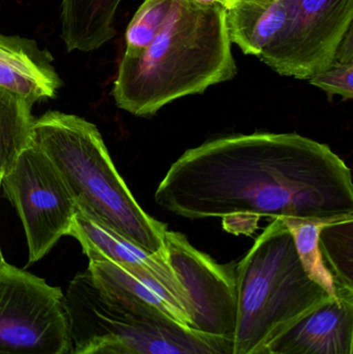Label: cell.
I'll return each instance as SVG.
<instances>
[{"label": "cell", "instance_id": "cb8c5ba5", "mask_svg": "<svg viewBox=\"0 0 353 354\" xmlns=\"http://www.w3.org/2000/svg\"><path fill=\"white\" fill-rule=\"evenodd\" d=\"M193 3L199 4L204 6H221V8L228 10L230 8L229 0H189Z\"/></svg>", "mask_w": 353, "mask_h": 354}, {"label": "cell", "instance_id": "30bf717a", "mask_svg": "<svg viewBox=\"0 0 353 354\" xmlns=\"http://www.w3.org/2000/svg\"><path fill=\"white\" fill-rule=\"evenodd\" d=\"M269 348L275 354H352L353 288L336 287V297L303 318Z\"/></svg>", "mask_w": 353, "mask_h": 354}, {"label": "cell", "instance_id": "8fae6325", "mask_svg": "<svg viewBox=\"0 0 353 354\" xmlns=\"http://www.w3.org/2000/svg\"><path fill=\"white\" fill-rule=\"evenodd\" d=\"M68 235L80 243L89 261H110L149 272L180 301L188 313L186 295L165 255L146 253L79 208Z\"/></svg>", "mask_w": 353, "mask_h": 354}, {"label": "cell", "instance_id": "ac0fdd59", "mask_svg": "<svg viewBox=\"0 0 353 354\" xmlns=\"http://www.w3.org/2000/svg\"><path fill=\"white\" fill-rule=\"evenodd\" d=\"M296 243L303 266L308 276L323 287L331 297H336V284L323 261L319 248V232L330 223L311 220H284Z\"/></svg>", "mask_w": 353, "mask_h": 354}, {"label": "cell", "instance_id": "277c9868", "mask_svg": "<svg viewBox=\"0 0 353 354\" xmlns=\"http://www.w3.org/2000/svg\"><path fill=\"white\" fill-rule=\"evenodd\" d=\"M232 354H257L331 295L307 274L292 231L276 218L236 270Z\"/></svg>", "mask_w": 353, "mask_h": 354}, {"label": "cell", "instance_id": "e0dca14e", "mask_svg": "<svg viewBox=\"0 0 353 354\" xmlns=\"http://www.w3.org/2000/svg\"><path fill=\"white\" fill-rule=\"evenodd\" d=\"M319 248L336 287L353 288V220L325 225L319 232Z\"/></svg>", "mask_w": 353, "mask_h": 354}, {"label": "cell", "instance_id": "2e32d148", "mask_svg": "<svg viewBox=\"0 0 353 354\" xmlns=\"http://www.w3.org/2000/svg\"><path fill=\"white\" fill-rule=\"evenodd\" d=\"M31 108L20 97L0 89V176L33 143L35 120Z\"/></svg>", "mask_w": 353, "mask_h": 354}, {"label": "cell", "instance_id": "d4e9b609", "mask_svg": "<svg viewBox=\"0 0 353 354\" xmlns=\"http://www.w3.org/2000/svg\"><path fill=\"white\" fill-rule=\"evenodd\" d=\"M1 179L2 177L0 176V189H1ZM6 263V260H4L3 255H2L1 248H0V268Z\"/></svg>", "mask_w": 353, "mask_h": 354}, {"label": "cell", "instance_id": "ba28073f", "mask_svg": "<svg viewBox=\"0 0 353 354\" xmlns=\"http://www.w3.org/2000/svg\"><path fill=\"white\" fill-rule=\"evenodd\" d=\"M352 22L353 0H296L285 28L258 58L281 76L310 80L333 64Z\"/></svg>", "mask_w": 353, "mask_h": 354}, {"label": "cell", "instance_id": "3957f363", "mask_svg": "<svg viewBox=\"0 0 353 354\" xmlns=\"http://www.w3.org/2000/svg\"><path fill=\"white\" fill-rule=\"evenodd\" d=\"M33 142L60 172L79 209L151 255H165L167 227L144 212L88 120L59 111L35 120Z\"/></svg>", "mask_w": 353, "mask_h": 354}, {"label": "cell", "instance_id": "484cf974", "mask_svg": "<svg viewBox=\"0 0 353 354\" xmlns=\"http://www.w3.org/2000/svg\"><path fill=\"white\" fill-rule=\"evenodd\" d=\"M257 354H275V353H274L273 351H271V349L265 348V349H263V351H261V353H259Z\"/></svg>", "mask_w": 353, "mask_h": 354}, {"label": "cell", "instance_id": "603a6c76", "mask_svg": "<svg viewBox=\"0 0 353 354\" xmlns=\"http://www.w3.org/2000/svg\"><path fill=\"white\" fill-rule=\"evenodd\" d=\"M340 64H352L353 62V26L346 33L344 39L340 43L336 53L334 62Z\"/></svg>", "mask_w": 353, "mask_h": 354}, {"label": "cell", "instance_id": "ffe728a7", "mask_svg": "<svg viewBox=\"0 0 353 354\" xmlns=\"http://www.w3.org/2000/svg\"><path fill=\"white\" fill-rule=\"evenodd\" d=\"M311 84L323 89L327 95H341L344 100L353 97V62L340 64L333 62L327 70L309 80Z\"/></svg>", "mask_w": 353, "mask_h": 354}, {"label": "cell", "instance_id": "44dd1931", "mask_svg": "<svg viewBox=\"0 0 353 354\" xmlns=\"http://www.w3.org/2000/svg\"><path fill=\"white\" fill-rule=\"evenodd\" d=\"M70 354H139L117 339L101 338L73 346Z\"/></svg>", "mask_w": 353, "mask_h": 354}, {"label": "cell", "instance_id": "5b68a950", "mask_svg": "<svg viewBox=\"0 0 353 354\" xmlns=\"http://www.w3.org/2000/svg\"><path fill=\"white\" fill-rule=\"evenodd\" d=\"M73 346L93 339L122 341L139 354H232V339L199 332L160 312L104 295L88 272L66 289Z\"/></svg>", "mask_w": 353, "mask_h": 354}, {"label": "cell", "instance_id": "8992f818", "mask_svg": "<svg viewBox=\"0 0 353 354\" xmlns=\"http://www.w3.org/2000/svg\"><path fill=\"white\" fill-rule=\"evenodd\" d=\"M66 297L59 287L6 263L0 268V354H70Z\"/></svg>", "mask_w": 353, "mask_h": 354}, {"label": "cell", "instance_id": "6da1fadb", "mask_svg": "<svg viewBox=\"0 0 353 354\" xmlns=\"http://www.w3.org/2000/svg\"><path fill=\"white\" fill-rule=\"evenodd\" d=\"M155 201L190 220L339 222L353 220L352 176L337 153L308 137L231 135L188 149L160 183Z\"/></svg>", "mask_w": 353, "mask_h": 354}, {"label": "cell", "instance_id": "4316f807", "mask_svg": "<svg viewBox=\"0 0 353 354\" xmlns=\"http://www.w3.org/2000/svg\"><path fill=\"white\" fill-rule=\"evenodd\" d=\"M236 1V0H229V2H230V6H232V4H233V2Z\"/></svg>", "mask_w": 353, "mask_h": 354}, {"label": "cell", "instance_id": "4fadbf2b", "mask_svg": "<svg viewBox=\"0 0 353 354\" xmlns=\"http://www.w3.org/2000/svg\"><path fill=\"white\" fill-rule=\"evenodd\" d=\"M87 272L95 286L107 297L126 305L155 310L194 328L180 301L149 272L110 261H89Z\"/></svg>", "mask_w": 353, "mask_h": 354}, {"label": "cell", "instance_id": "9a60e30c", "mask_svg": "<svg viewBox=\"0 0 353 354\" xmlns=\"http://www.w3.org/2000/svg\"><path fill=\"white\" fill-rule=\"evenodd\" d=\"M122 0H62L61 39L68 52H90L116 35V12Z\"/></svg>", "mask_w": 353, "mask_h": 354}, {"label": "cell", "instance_id": "7402d4cb", "mask_svg": "<svg viewBox=\"0 0 353 354\" xmlns=\"http://www.w3.org/2000/svg\"><path fill=\"white\" fill-rule=\"evenodd\" d=\"M259 218L248 216H229L224 218L223 224L226 230L234 234L251 235L257 229Z\"/></svg>", "mask_w": 353, "mask_h": 354}, {"label": "cell", "instance_id": "7c38bea8", "mask_svg": "<svg viewBox=\"0 0 353 354\" xmlns=\"http://www.w3.org/2000/svg\"><path fill=\"white\" fill-rule=\"evenodd\" d=\"M53 58L33 39L0 33V89L33 106L55 97L61 80Z\"/></svg>", "mask_w": 353, "mask_h": 354}, {"label": "cell", "instance_id": "5bb4252c", "mask_svg": "<svg viewBox=\"0 0 353 354\" xmlns=\"http://www.w3.org/2000/svg\"><path fill=\"white\" fill-rule=\"evenodd\" d=\"M296 0H236L226 10L230 41L259 57L281 35Z\"/></svg>", "mask_w": 353, "mask_h": 354}, {"label": "cell", "instance_id": "d6986e66", "mask_svg": "<svg viewBox=\"0 0 353 354\" xmlns=\"http://www.w3.org/2000/svg\"><path fill=\"white\" fill-rule=\"evenodd\" d=\"M174 0H144L126 28L124 55L139 53L159 35Z\"/></svg>", "mask_w": 353, "mask_h": 354}, {"label": "cell", "instance_id": "7a4b0ae2", "mask_svg": "<svg viewBox=\"0 0 353 354\" xmlns=\"http://www.w3.org/2000/svg\"><path fill=\"white\" fill-rule=\"evenodd\" d=\"M231 46L225 8L174 0L153 41L122 56L113 87L116 105L151 116L175 100L232 80L238 66Z\"/></svg>", "mask_w": 353, "mask_h": 354}, {"label": "cell", "instance_id": "9c48e42d", "mask_svg": "<svg viewBox=\"0 0 353 354\" xmlns=\"http://www.w3.org/2000/svg\"><path fill=\"white\" fill-rule=\"evenodd\" d=\"M164 253L186 295L194 328L232 339L236 319V270L218 263L175 231L166 230Z\"/></svg>", "mask_w": 353, "mask_h": 354}, {"label": "cell", "instance_id": "52a82bcc", "mask_svg": "<svg viewBox=\"0 0 353 354\" xmlns=\"http://www.w3.org/2000/svg\"><path fill=\"white\" fill-rule=\"evenodd\" d=\"M1 185L20 216L29 264L45 257L68 235L78 206L53 162L35 142L3 174Z\"/></svg>", "mask_w": 353, "mask_h": 354}]
</instances>
